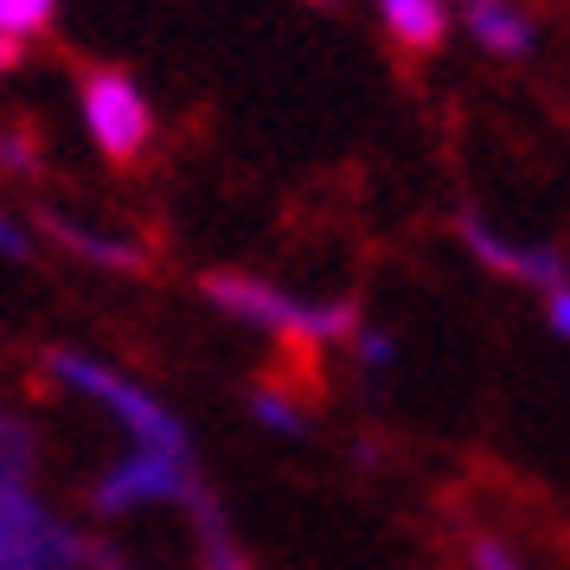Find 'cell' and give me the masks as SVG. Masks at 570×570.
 Instances as JSON below:
<instances>
[{
    "mask_svg": "<svg viewBox=\"0 0 570 570\" xmlns=\"http://www.w3.org/2000/svg\"><path fill=\"white\" fill-rule=\"evenodd\" d=\"M212 308L232 321H250L276 340H302V346H353L360 334V308L353 302H302L295 288H276L263 276H237V269H206L199 276Z\"/></svg>",
    "mask_w": 570,
    "mask_h": 570,
    "instance_id": "6da1fadb",
    "label": "cell"
},
{
    "mask_svg": "<svg viewBox=\"0 0 570 570\" xmlns=\"http://www.w3.org/2000/svg\"><path fill=\"white\" fill-rule=\"evenodd\" d=\"M46 372H52L58 385L83 391V397H97L122 430H129L141 449H160V455H193V442H186V423L160 397H148L141 385H129L122 372H109L104 360H83V353H46Z\"/></svg>",
    "mask_w": 570,
    "mask_h": 570,
    "instance_id": "7a4b0ae2",
    "label": "cell"
},
{
    "mask_svg": "<svg viewBox=\"0 0 570 570\" xmlns=\"http://www.w3.org/2000/svg\"><path fill=\"white\" fill-rule=\"evenodd\" d=\"M218 493L206 488V474L193 468V455H160V449H135L129 462H116L97 474L90 507L97 513H135V507H180L186 519L212 507Z\"/></svg>",
    "mask_w": 570,
    "mask_h": 570,
    "instance_id": "3957f363",
    "label": "cell"
},
{
    "mask_svg": "<svg viewBox=\"0 0 570 570\" xmlns=\"http://www.w3.org/2000/svg\"><path fill=\"white\" fill-rule=\"evenodd\" d=\"M78 104H83V129L97 141V155L109 167H135L155 141V109L141 97V83L116 65H90L78 78Z\"/></svg>",
    "mask_w": 570,
    "mask_h": 570,
    "instance_id": "277c9868",
    "label": "cell"
},
{
    "mask_svg": "<svg viewBox=\"0 0 570 570\" xmlns=\"http://www.w3.org/2000/svg\"><path fill=\"white\" fill-rule=\"evenodd\" d=\"M83 539L52 519L27 488L0 493V570H78Z\"/></svg>",
    "mask_w": 570,
    "mask_h": 570,
    "instance_id": "5b68a950",
    "label": "cell"
},
{
    "mask_svg": "<svg viewBox=\"0 0 570 570\" xmlns=\"http://www.w3.org/2000/svg\"><path fill=\"white\" fill-rule=\"evenodd\" d=\"M455 232H462V244L488 263V269H500V276H513V283H525V288H539V295H551V288L570 283V263L558 257L551 244H513V237L488 232L474 212H462V225H455Z\"/></svg>",
    "mask_w": 570,
    "mask_h": 570,
    "instance_id": "8992f818",
    "label": "cell"
},
{
    "mask_svg": "<svg viewBox=\"0 0 570 570\" xmlns=\"http://www.w3.org/2000/svg\"><path fill=\"white\" fill-rule=\"evenodd\" d=\"M39 232L58 237L71 257H90V263H104V269H148V244H135V237H109L97 232V225H78V218H65V212H39Z\"/></svg>",
    "mask_w": 570,
    "mask_h": 570,
    "instance_id": "52a82bcc",
    "label": "cell"
},
{
    "mask_svg": "<svg viewBox=\"0 0 570 570\" xmlns=\"http://www.w3.org/2000/svg\"><path fill=\"white\" fill-rule=\"evenodd\" d=\"M462 20L493 58H525L532 52V20L519 13L513 0H462Z\"/></svg>",
    "mask_w": 570,
    "mask_h": 570,
    "instance_id": "ba28073f",
    "label": "cell"
},
{
    "mask_svg": "<svg viewBox=\"0 0 570 570\" xmlns=\"http://www.w3.org/2000/svg\"><path fill=\"white\" fill-rule=\"evenodd\" d=\"M379 13H385L391 39L404 52H436L449 39V7L442 0H379Z\"/></svg>",
    "mask_w": 570,
    "mask_h": 570,
    "instance_id": "9c48e42d",
    "label": "cell"
},
{
    "mask_svg": "<svg viewBox=\"0 0 570 570\" xmlns=\"http://www.w3.org/2000/svg\"><path fill=\"white\" fill-rule=\"evenodd\" d=\"M32 462H39V436L13 411H0V493L7 488H27Z\"/></svg>",
    "mask_w": 570,
    "mask_h": 570,
    "instance_id": "30bf717a",
    "label": "cell"
},
{
    "mask_svg": "<svg viewBox=\"0 0 570 570\" xmlns=\"http://www.w3.org/2000/svg\"><path fill=\"white\" fill-rule=\"evenodd\" d=\"M193 532H199V570H257L250 558H244V544L232 539V519H225V507L206 519H193Z\"/></svg>",
    "mask_w": 570,
    "mask_h": 570,
    "instance_id": "8fae6325",
    "label": "cell"
},
{
    "mask_svg": "<svg viewBox=\"0 0 570 570\" xmlns=\"http://www.w3.org/2000/svg\"><path fill=\"white\" fill-rule=\"evenodd\" d=\"M58 13V0H0V32L7 39H27V32H46Z\"/></svg>",
    "mask_w": 570,
    "mask_h": 570,
    "instance_id": "7c38bea8",
    "label": "cell"
},
{
    "mask_svg": "<svg viewBox=\"0 0 570 570\" xmlns=\"http://www.w3.org/2000/svg\"><path fill=\"white\" fill-rule=\"evenodd\" d=\"M250 416L269 423V430H283V436H302V430H308V411L288 404V397H276V391H250Z\"/></svg>",
    "mask_w": 570,
    "mask_h": 570,
    "instance_id": "4fadbf2b",
    "label": "cell"
},
{
    "mask_svg": "<svg viewBox=\"0 0 570 570\" xmlns=\"http://www.w3.org/2000/svg\"><path fill=\"white\" fill-rule=\"evenodd\" d=\"M0 167L20 174V180H32V174H39V148H32L20 129H0Z\"/></svg>",
    "mask_w": 570,
    "mask_h": 570,
    "instance_id": "5bb4252c",
    "label": "cell"
},
{
    "mask_svg": "<svg viewBox=\"0 0 570 570\" xmlns=\"http://www.w3.org/2000/svg\"><path fill=\"white\" fill-rule=\"evenodd\" d=\"M468 558H474V570H525L513 558V544L493 539V532H474V539H468Z\"/></svg>",
    "mask_w": 570,
    "mask_h": 570,
    "instance_id": "9a60e30c",
    "label": "cell"
},
{
    "mask_svg": "<svg viewBox=\"0 0 570 570\" xmlns=\"http://www.w3.org/2000/svg\"><path fill=\"white\" fill-rule=\"evenodd\" d=\"M353 353H360L365 372H385L391 360H397V346H391V334H379V327H360L353 334Z\"/></svg>",
    "mask_w": 570,
    "mask_h": 570,
    "instance_id": "2e32d148",
    "label": "cell"
},
{
    "mask_svg": "<svg viewBox=\"0 0 570 570\" xmlns=\"http://www.w3.org/2000/svg\"><path fill=\"white\" fill-rule=\"evenodd\" d=\"M0 257H13V263H32V244H27V232L0 212Z\"/></svg>",
    "mask_w": 570,
    "mask_h": 570,
    "instance_id": "e0dca14e",
    "label": "cell"
},
{
    "mask_svg": "<svg viewBox=\"0 0 570 570\" xmlns=\"http://www.w3.org/2000/svg\"><path fill=\"white\" fill-rule=\"evenodd\" d=\"M78 570H135L129 558H122V551H109V544H90L83 539V564Z\"/></svg>",
    "mask_w": 570,
    "mask_h": 570,
    "instance_id": "ac0fdd59",
    "label": "cell"
},
{
    "mask_svg": "<svg viewBox=\"0 0 570 570\" xmlns=\"http://www.w3.org/2000/svg\"><path fill=\"white\" fill-rule=\"evenodd\" d=\"M544 314H551V327H558V334L570 340V283H564V288H551V295H544Z\"/></svg>",
    "mask_w": 570,
    "mask_h": 570,
    "instance_id": "d6986e66",
    "label": "cell"
},
{
    "mask_svg": "<svg viewBox=\"0 0 570 570\" xmlns=\"http://www.w3.org/2000/svg\"><path fill=\"white\" fill-rule=\"evenodd\" d=\"M13 65H20V39H7V32H0V78H7Z\"/></svg>",
    "mask_w": 570,
    "mask_h": 570,
    "instance_id": "ffe728a7",
    "label": "cell"
},
{
    "mask_svg": "<svg viewBox=\"0 0 570 570\" xmlns=\"http://www.w3.org/2000/svg\"><path fill=\"white\" fill-rule=\"evenodd\" d=\"M314 7H327V0H314Z\"/></svg>",
    "mask_w": 570,
    "mask_h": 570,
    "instance_id": "44dd1931",
    "label": "cell"
}]
</instances>
